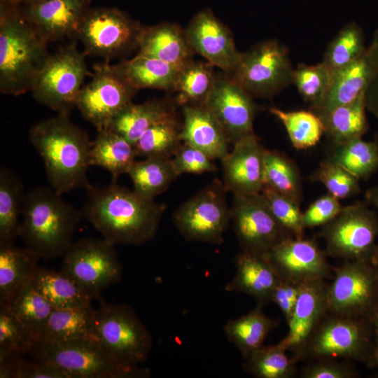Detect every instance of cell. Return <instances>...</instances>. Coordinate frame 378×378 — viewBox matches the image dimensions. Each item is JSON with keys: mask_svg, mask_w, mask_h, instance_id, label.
I'll list each match as a JSON object with an SVG mask.
<instances>
[{"mask_svg": "<svg viewBox=\"0 0 378 378\" xmlns=\"http://www.w3.org/2000/svg\"><path fill=\"white\" fill-rule=\"evenodd\" d=\"M86 190L83 216L113 245L139 246L155 234L166 209L163 204L145 198L116 182Z\"/></svg>", "mask_w": 378, "mask_h": 378, "instance_id": "6da1fadb", "label": "cell"}, {"mask_svg": "<svg viewBox=\"0 0 378 378\" xmlns=\"http://www.w3.org/2000/svg\"><path fill=\"white\" fill-rule=\"evenodd\" d=\"M29 139L43 160L50 187L61 195L78 188H88L92 141L88 133L74 125L69 113L34 124Z\"/></svg>", "mask_w": 378, "mask_h": 378, "instance_id": "7a4b0ae2", "label": "cell"}, {"mask_svg": "<svg viewBox=\"0 0 378 378\" xmlns=\"http://www.w3.org/2000/svg\"><path fill=\"white\" fill-rule=\"evenodd\" d=\"M51 187L37 186L26 192L19 237L38 258L63 256L72 244L82 211Z\"/></svg>", "mask_w": 378, "mask_h": 378, "instance_id": "3957f363", "label": "cell"}, {"mask_svg": "<svg viewBox=\"0 0 378 378\" xmlns=\"http://www.w3.org/2000/svg\"><path fill=\"white\" fill-rule=\"evenodd\" d=\"M48 42L23 16L19 6L0 2V92L18 96L31 91L50 57Z\"/></svg>", "mask_w": 378, "mask_h": 378, "instance_id": "277c9868", "label": "cell"}, {"mask_svg": "<svg viewBox=\"0 0 378 378\" xmlns=\"http://www.w3.org/2000/svg\"><path fill=\"white\" fill-rule=\"evenodd\" d=\"M94 336L120 365L140 378L150 376L149 370L140 365L149 356L152 337L131 307L102 301L95 309Z\"/></svg>", "mask_w": 378, "mask_h": 378, "instance_id": "5b68a950", "label": "cell"}, {"mask_svg": "<svg viewBox=\"0 0 378 378\" xmlns=\"http://www.w3.org/2000/svg\"><path fill=\"white\" fill-rule=\"evenodd\" d=\"M28 354L56 366L68 378H140L120 365L94 339L31 340Z\"/></svg>", "mask_w": 378, "mask_h": 378, "instance_id": "8992f818", "label": "cell"}, {"mask_svg": "<svg viewBox=\"0 0 378 378\" xmlns=\"http://www.w3.org/2000/svg\"><path fill=\"white\" fill-rule=\"evenodd\" d=\"M293 72L288 48L268 39L241 52L229 76L251 97L271 98L293 84Z\"/></svg>", "mask_w": 378, "mask_h": 378, "instance_id": "52a82bcc", "label": "cell"}, {"mask_svg": "<svg viewBox=\"0 0 378 378\" xmlns=\"http://www.w3.org/2000/svg\"><path fill=\"white\" fill-rule=\"evenodd\" d=\"M85 56L75 44L50 55L33 83L30 92L35 99L58 113H69L89 74Z\"/></svg>", "mask_w": 378, "mask_h": 378, "instance_id": "ba28073f", "label": "cell"}, {"mask_svg": "<svg viewBox=\"0 0 378 378\" xmlns=\"http://www.w3.org/2000/svg\"><path fill=\"white\" fill-rule=\"evenodd\" d=\"M92 299L119 281L122 269L114 245L104 239L81 238L63 255L60 270Z\"/></svg>", "mask_w": 378, "mask_h": 378, "instance_id": "9c48e42d", "label": "cell"}, {"mask_svg": "<svg viewBox=\"0 0 378 378\" xmlns=\"http://www.w3.org/2000/svg\"><path fill=\"white\" fill-rule=\"evenodd\" d=\"M223 182L214 180L180 205L173 222L190 241L220 244L230 221V209L225 200Z\"/></svg>", "mask_w": 378, "mask_h": 378, "instance_id": "30bf717a", "label": "cell"}, {"mask_svg": "<svg viewBox=\"0 0 378 378\" xmlns=\"http://www.w3.org/2000/svg\"><path fill=\"white\" fill-rule=\"evenodd\" d=\"M143 25L116 8H90L77 33L85 55L99 56L106 61L133 48H137Z\"/></svg>", "mask_w": 378, "mask_h": 378, "instance_id": "8fae6325", "label": "cell"}, {"mask_svg": "<svg viewBox=\"0 0 378 378\" xmlns=\"http://www.w3.org/2000/svg\"><path fill=\"white\" fill-rule=\"evenodd\" d=\"M92 80L80 92L76 107L85 120L100 130L106 129L132 102L138 90L108 61L95 65Z\"/></svg>", "mask_w": 378, "mask_h": 378, "instance_id": "7c38bea8", "label": "cell"}, {"mask_svg": "<svg viewBox=\"0 0 378 378\" xmlns=\"http://www.w3.org/2000/svg\"><path fill=\"white\" fill-rule=\"evenodd\" d=\"M230 217L244 251L265 253L292 237L275 218L260 193L234 195Z\"/></svg>", "mask_w": 378, "mask_h": 378, "instance_id": "4fadbf2b", "label": "cell"}, {"mask_svg": "<svg viewBox=\"0 0 378 378\" xmlns=\"http://www.w3.org/2000/svg\"><path fill=\"white\" fill-rule=\"evenodd\" d=\"M377 233L373 214L361 203L343 206L323 225L322 236L328 255L347 260H362L372 249Z\"/></svg>", "mask_w": 378, "mask_h": 378, "instance_id": "5bb4252c", "label": "cell"}, {"mask_svg": "<svg viewBox=\"0 0 378 378\" xmlns=\"http://www.w3.org/2000/svg\"><path fill=\"white\" fill-rule=\"evenodd\" d=\"M204 104L220 123L230 144L254 134L258 108L252 97L227 74L216 75Z\"/></svg>", "mask_w": 378, "mask_h": 378, "instance_id": "9a60e30c", "label": "cell"}, {"mask_svg": "<svg viewBox=\"0 0 378 378\" xmlns=\"http://www.w3.org/2000/svg\"><path fill=\"white\" fill-rule=\"evenodd\" d=\"M375 280L362 260H347L337 268L332 282L328 286V312L354 318L363 314L374 300Z\"/></svg>", "mask_w": 378, "mask_h": 378, "instance_id": "2e32d148", "label": "cell"}, {"mask_svg": "<svg viewBox=\"0 0 378 378\" xmlns=\"http://www.w3.org/2000/svg\"><path fill=\"white\" fill-rule=\"evenodd\" d=\"M184 29L195 53L227 74L236 69L241 52L237 50L230 29L210 8L195 14Z\"/></svg>", "mask_w": 378, "mask_h": 378, "instance_id": "e0dca14e", "label": "cell"}, {"mask_svg": "<svg viewBox=\"0 0 378 378\" xmlns=\"http://www.w3.org/2000/svg\"><path fill=\"white\" fill-rule=\"evenodd\" d=\"M262 254L283 281L300 284L329 274L325 253L314 240L289 237Z\"/></svg>", "mask_w": 378, "mask_h": 378, "instance_id": "ac0fdd59", "label": "cell"}, {"mask_svg": "<svg viewBox=\"0 0 378 378\" xmlns=\"http://www.w3.org/2000/svg\"><path fill=\"white\" fill-rule=\"evenodd\" d=\"M364 342L357 321L331 315L323 319L298 352L316 360L354 358L360 353Z\"/></svg>", "mask_w": 378, "mask_h": 378, "instance_id": "d6986e66", "label": "cell"}, {"mask_svg": "<svg viewBox=\"0 0 378 378\" xmlns=\"http://www.w3.org/2000/svg\"><path fill=\"white\" fill-rule=\"evenodd\" d=\"M254 134L233 144V148L221 160L223 186L234 195L260 194L265 186L264 152Z\"/></svg>", "mask_w": 378, "mask_h": 378, "instance_id": "ffe728a7", "label": "cell"}, {"mask_svg": "<svg viewBox=\"0 0 378 378\" xmlns=\"http://www.w3.org/2000/svg\"><path fill=\"white\" fill-rule=\"evenodd\" d=\"M91 0H46L21 4L23 16L48 42L77 36L80 24L90 9Z\"/></svg>", "mask_w": 378, "mask_h": 378, "instance_id": "44dd1931", "label": "cell"}, {"mask_svg": "<svg viewBox=\"0 0 378 378\" xmlns=\"http://www.w3.org/2000/svg\"><path fill=\"white\" fill-rule=\"evenodd\" d=\"M327 288L323 280L300 284L298 298L286 337L280 342L288 349L298 351L328 312Z\"/></svg>", "mask_w": 378, "mask_h": 378, "instance_id": "7402d4cb", "label": "cell"}, {"mask_svg": "<svg viewBox=\"0 0 378 378\" xmlns=\"http://www.w3.org/2000/svg\"><path fill=\"white\" fill-rule=\"evenodd\" d=\"M137 48L138 54L157 58L179 70L193 61L195 54L185 29L172 22L143 26Z\"/></svg>", "mask_w": 378, "mask_h": 378, "instance_id": "603a6c76", "label": "cell"}, {"mask_svg": "<svg viewBox=\"0 0 378 378\" xmlns=\"http://www.w3.org/2000/svg\"><path fill=\"white\" fill-rule=\"evenodd\" d=\"M182 141L205 153L214 160H222L230 144L223 129L204 104L183 106Z\"/></svg>", "mask_w": 378, "mask_h": 378, "instance_id": "cb8c5ba5", "label": "cell"}, {"mask_svg": "<svg viewBox=\"0 0 378 378\" xmlns=\"http://www.w3.org/2000/svg\"><path fill=\"white\" fill-rule=\"evenodd\" d=\"M280 281L279 274L262 253L242 251L236 260L234 275L225 290L248 295L262 305L271 302Z\"/></svg>", "mask_w": 378, "mask_h": 378, "instance_id": "d4e9b609", "label": "cell"}, {"mask_svg": "<svg viewBox=\"0 0 378 378\" xmlns=\"http://www.w3.org/2000/svg\"><path fill=\"white\" fill-rule=\"evenodd\" d=\"M370 71V64L365 51L353 63L332 72L325 95L318 103L310 106V111L323 119L334 108L352 102L365 90Z\"/></svg>", "mask_w": 378, "mask_h": 378, "instance_id": "484cf974", "label": "cell"}, {"mask_svg": "<svg viewBox=\"0 0 378 378\" xmlns=\"http://www.w3.org/2000/svg\"><path fill=\"white\" fill-rule=\"evenodd\" d=\"M134 144L122 136L108 129L97 130L95 139L92 141L90 164L107 170L112 176V182L127 174L136 161Z\"/></svg>", "mask_w": 378, "mask_h": 378, "instance_id": "4316f807", "label": "cell"}, {"mask_svg": "<svg viewBox=\"0 0 378 378\" xmlns=\"http://www.w3.org/2000/svg\"><path fill=\"white\" fill-rule=\"evenodd\" d=\"M94 318L95 309L90 304L54 309L41 336L37 340L52 342H66L80 339L96 340Z\"/></svg>", "mask_w": 378, "mask_h": 378, "instance_id": "83f0119b", "label": "cell"}, {"mask_svg": "<svg viewBox=\"0 0 378 378\" xmlns=\"http://www.w3.org/2000/svg\"><path fill=\"white\" fill-rule=\"evenodd\" d=\"M115 66L137 90L151 88L173 91L180 71L164 61L141 54Z\"/></svg>", "mask_w": 378, "mask_h": 378, "instance_id": "f1b7e54d", "label": "cell"}, {"mask_svg": "<svg viewBox=\"0 0 378 378\" xmlns=\"http://www.w3.org/2000/svg\"><path fill=\"white\" fill-rule=\"evenodd\" d=\"M174 116L164 102L152 99L141 104L131 103L122 109L106 129L122 136L134 144L151 126Z\"/></svg>", "mask_w": 378, "mask_h": 378, "instance_id": "f546056e", "label": "cell"}, {"mask_svg": "<svg viewBox=\"0 0 378 378\" xmlns=\"http://www.w3.org/2000/svg\"><path fill=\"white\" fill-rule=\"evenodd\" d=\"M30 282L54 309L87 306L93 300L61 271L38 266Z\"/></svg>", "mask_w": 378, "mask_h": 378, "instance_id": "4dcf8cb0", "label": "cell"}, {"mask_svg": "<svg viewBox=\"0 0 378 378\" xmlns=\"http://www.w3.org/2000/svg\"><path fill=\"white\" fill-rule=\"evenodd\" d=\"M38 259L25 247L0 245V303L8 304L30 281Z\"/></svg>", "mask_w": 378, "mask_h": 378, "instance_id": "1f68e13d", "label": "cell"}, {"mask_svg": "<svg viewBox=\"0 0 378 378\" xmlns=\"http://www.w3.org/2000/svg\"><path fill=\"white\" fill-rule=\"evenodd\" d=\"M26 192L21 179L9 168H0V245L14 244L19 237Z\"/></svg>", "mask_w": 378, "mask_h": 378, "instance_id": "d6a6232c", "label": "cell"}, {"mask_svg": "<svg viewBox=\"0 0 378 378\" xmlns=\"http://www.w3.org/2000/svg\"><path fill=\"white\" fill-rule=\"evenodd\" d=\"M258 305L248 313L228 321L224 326V332L241 354L248 358L262 346L269 334L276 326V321L267 316Z\"/></svg>", "mask_w": 378, "mask_h": 378, "instance_id": "836d02e7", "label": "cell"}, {"mask_svg": "<svg viewBox=\"0 0 378 378\" xmlns=\"http://www.w3.org/2000/svg\"><path fill=\"white\" fill-rule=\"evenodd\" d=\"M365 91L352 102L334 108L322 119L325 134L333 145L362 138L367 132Z\"/></svg>", "mask_w": 378, "mask_h": 378, "instance_id": "e575fe53", "label": "cell"}, {"mask_svg": "<svg viewBox=\"0 0 378 378\" xmlns=\"http://www.w3.org/2000/svg\"><path fill=\"white\" fill-rule=\"evenodd\" d=\"M127 174L133 183V190L139 195L155 200L164 192L178 176L172 158H146L135 161Z\"/></svg>", "mask_w": 378, "mask_h": 378, "instance_id": "d590c367", "label": "cell"}, {"mask_svg": "<svg viewBox=\"0 0 378 378\" xmlns=\"http://www.w3.org/2000/svg\"><path fill=\"white\" fill-rule=\"evenodd\" d=\"M27 332L31 340L39 338L54 308L30 281L7 304Z\"/></svg>", "mask_w": 378, "mask_h": 378, "instance_id": "8d00e7d4", "label": "cell"}, {"mask_svg": "<svg viewBox=\"0 0 378 378\" xmlns=\"http://www.w3.org/2000/svg\"><path fill=\"white\" fill-rule=\"evenodd\" d=\"M217 74L208 62L192 61L179 71L173 92L181 106L204 104L209 95Z\"/></svg>", "mask_w": 378, "mask_h": 378, "instance_id": "74e56055", "label": "cell"}, {"mask_svg": "<svg viewBox=\"0 0 378 378\" xmlns=\"http://www.w3.org/2000/svg\"><path fill=\"white\" fill-rule=\"evenodd\" d=\"M263 174L265 186L300 204L302 181L300 172L286 155L278 150L265 149Z\"/></svg>", "mask_w": 378, "mask_h": 378, "instance_id": "f35d334b", "label": "cell"}, {"mask_svg": "<svg viewBox=\"0 0 378 378\" xmlns=\"http://www.w3.org/2000/svg\"><path fill=\"white\" fill-rule=\"evenodd\" d=\"M270 112L284 125L293 147L303 150L315 146L325 134L322 119L312 111H284L270 108Z\"/></svg>", "mask_w": 378, "mask_h": 378, "instance_id": "ab89813d", "label": "cell"}, {"mask_svg": "<svg viewBox=\"0 0 378 378\" xmlns=\"http://www.w3.org/2000/svg\"><path fill=\"white\" fill-rule=\"evenodd\" d=\"M330 160L342 167L357 178H364L378 167V146L362 138L333 145Z\"/></svg>", "mask_w": 378, "mask_h": 378, "instance_id": "60d3db41", "label": "cell"}, {"mask_svg": "<svg viewBox=\"0 0 378 378\" xmlns=\"http://www.w3.org/2000/svg\"><path fill=\"white\" fill-rule=\"evenodd\" d=\"M175 115L148 128L134 144L137 157L172 158L183 144Z\"/></svg>", "mask_w": 378, "mask_h": 378, "instance_id": "b9f144b4", "label": "cell"}, {"mask_svg": "<svg viewBox=\"0 0 378 378\" xmlns=\"http://www.w3.org/2000/svg\"><path fill=\"white\" fill-rule=\"evenodd\" d=\"M366 49L363 30L351 22L343 27L329 43L322 62L334 72L359 59Z\"/></svg>", "mask_w": 378, "mask_h": 378, "instance_id": "7bdbcfd3", "label": "cell"}, {"mask_svg": "<svg viewBox=\"0 0 378 378\" xmlns=\"http://www.w3.org/2000/svg\"><path fill=\"white\" fill-rule=\"evenodd\" d=\"M286 351L281 342L262 346L246 359L244 370L258 378L292 377L295 372V362L288 357Z\"/></svg>", "mask_w": 378, "mask_h": 378, "instance_id": "ee69618b", "label": "cell"}, {"mask_svg": "<svg viewBox=\"0 0 378 378\" xmlns=\"http://www.w3.org/2000/svg\"><path fill=\"white\" fill-rule=\"evenodd\" d=\"M332 74V72L323 62L312 65L300 64L294 69L293 84L304 100L312 106L325 95Z\"/></svg>", "mask_w": 378, "mask_h": 378, "instance_id": "f6af8a7d", "label": "cell"}, {"mask_svg": "<svg viewBox=\"0 0 378 378\" xmlns=\"http://www.w3.org/2000/svg\"><path fill=\"white\" fill-rule=\"evenodd\" d=\"M260 194L282 227L292 237L303 238L304 228L300 204L267 186H264Z\"/></svg>", "mask_w": 378, "mask_h": 378, "instance_id": "bcb514c9", "label": "cell"}, {"mask_svg": "<svg viewBox=\"0 0 378 378\" xmlns=\"http://www.w3.org/2000/svg\"><path fill=\"white\" fill-rule=\"evenodd\" d=\"M310 179L321 183L328 193L339 200L349 197L359 190V179L330 160L322 162Z\"/></svg>", "mask_w": 378, "mask_h": 378, "instance_id": "7dc6e473", "label": "cell"}, {"mask_svg": "<svg viewBox=\"0 0 378 378\" xmlns=\"http://www.w3.org/2000/svg\"><path fill=\"white\" fill-rule=\"evenodd\" d=\"M31 339L24 326L10 309L0 303V351L28 354Z\"/></svg>", "mask_w": 378, "mask_h": 378, "instance_id": "c3c4849f", "label": "cell"}, {"mask_svg": "<svg viewBox=\"0 0 378 378\" xmlns=\"http://www.w3.org/2000/svg\"><path fill=\"white\" fill-rule=\"evenodd\" d=\"M172 162L176 174H200L217 171L214 160L198 148L183 144L176 150Z\"/></svg>", "mask_w": 378, "mask_h": 378, "instance_id": "681fc988", "label": "cell"}, {"mask_svg": "<svg viewBox=\"0 0 378 378\" xmlns=\"http://www.w3.org/2000/svg\"><path fill=\"white\" fill-rule=\"evenodd\" d=\"M343 206L339 199L331 194L323 195L312 202L302 213L304 228L323 226L333 220Z\"/></svg>", "mask_w": 378, "mask_h": 378, "instance_id": "f907efd6", "label": "cell"}, {"mask_svg": "<svg viewBox=\"0 0 378 378\" xmlns=\"http://www.w3.org/2000/svg\"><path fill=\"white\" fill-rule=\"evenodd\" d=\"M370 64V76L365 91L366 109L378 120V28L366 49Z\"/></svg>", "mask_w": 378, "mask_h": 378, "instance_id": "816d5d0a", "label": "cell"}, {"mask_svg": "<svg viewBox=\"0 0 378 378\" xmlns=\"http://www.w3.org/2000/svg\"><path fill=\"white\" fill-rule=\"evenodd\" d=\"M353 370L346 364L332 359H320L304 366L301 372L304 378H349Z\"/></svg>", "mask_w": 378, "mask_h": 378, "instance_id": "f5cc1de1", "label": "cell"}, {"mask_svg": "<svg viewBox=\"0 0 378 378\" xmlns=\"http://www.w3.org/2000/svg\"><path fill=\"white\" fill-rule=\"evenodd\" d=\"M18 378H68L56 366L42 360L25 359L21 363Z\"/></svg>", "mask_w": 378, "mask_h": 378, "instance_id": "db71d44e", "label": "cell"}, {"mask_svg": "<svg viewBox=\"0 0 378 378\" xmlns=\"http://www.w3.org/2000/svg\"><path fill=\"white\" fill-rule=\"evenodd\" d=\"M24 356L15 351H0V378H18Z\"/></svg>", "mask_w": 378, "mask_h": 378, "instance_id": "11a10c76", "label": "cell"}, {"mask_svg": "<svg viewBox=\"0 0 378 378\" xmlns=\"http://www.w3.org/2000/svg\"><path fill=\"white\" fill-rule=\"evenodd\" d=\"M271 302L279 307L288 323L291 318L295 304L288 297L281 279L274 290Z\"/></svg>", "mask_w": 378, "mask_h": 378, "instance_id": "9f6ffc18", "label": "cell"}, {"mask_svg": "<svg viewBox=\"0 0 378 378\" xmlns=\"http://www.w3.org/2000/svg\"><path fill=\"white\" fill-rule=\"evenodd\" d=\"M367 197L378 209V188L369 190L367 193Z\"/></svg>", "mask_w": 378, "mask_h": 378, "instance_id": "6f0895ef", "label": "cell"}, {"mask_svg": "<svg viewBox=\"0 0 378 378\" xmlns=\"http://www.w3.org/2000/svg\"><path fill=\"white\" fill-rule=\"evenodd\" d=\"M23 0H0V2L13 6H20Z\"/></svg>", "mask_w": 378, "mask_h": 378, "instance_id": "680465c9", "label": "cell"}, {"mask_svg": "<svg viewBox=\"0 0 378 378\" xmlns=\"http://www.w3.org/2000/svg\"><path fill=\"white\" fill-rule=\"evenodd\" d=\"M44 1H46V0H23L21 4H33L42 2Z\"/></svg>", "mask_w": 378, "mask_h": 378, "instance_id": "91938a15", "label": "cell"}, {"mask_svg": "<svg viewBox=\"0 0 378 378\" xmlns=\"http://www.w3.org/2000/svg\"><path fill=\"white\" fill-rule=\"evenodd\" d=\"M377 262H378V251H377Z\"/></svg>", "mask_w": 378, "mask_h": 378, "instance_id": "94428289", "label": "cell"}, {"mask_svg": "<svg viewBox=\"0 0 378 378\" xmlns=\"http://www.w3.org/2000/svg\"><path fill=\"white\" fill-rule=\"evenodd\" d=\"M377 358H378V349H377Z\"/></svg>", "mask_w": 378, "mask_h": 378, "instance_id": "6125c7cd", "label": "cell"}, {"mask_svg": "<svg viewBox=\"0 0 378 378\" xmlns=\"http://www.w3.org/2000/svg\"><path fill=\"white\" fill-rule=\"evenodd\" d=\"M377 326H378V318H377Z\"/></svg>", "mask_w": 378, "mask_h": 378, "instance_id": "be15d7a7", "label": "cell"}]
</instances>
